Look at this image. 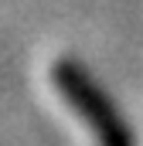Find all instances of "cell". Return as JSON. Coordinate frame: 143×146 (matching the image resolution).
Instances as JSON below:
<instances>
[{"label":"cell","mask_w":143,"mask_h":146,"mask_svg":"<svg viewBox=\"0 0 143 146\" xmlns=\"http://www.w3.org/2000/svg\"><path fill=\"white\" fill-rule=\"evenodd\" d=\"M51 82L61 92V99L72 106V112L89 126L99 146H136L133 129L126 126L119 106L106 95V88L85 72L78 61H55L51 65Z\"/></svg>","instance_id":"1"}]
</instances>
